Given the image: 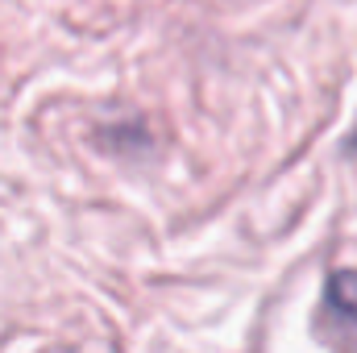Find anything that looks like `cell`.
I'll list each match as a JSON object with an SVG mask.
<instances>
[{
    "mask_svg": "<svg viewBox=\"0 0 357 353\" xmlns=\"http://www.w3.org/2000/svg\"><path fill=\"white\" fill-rule=\"evenodd\" d=\"M324 329L345 353H357V270H337L324 287Z\"/></svg>",
    "mask_w": 357,
    "mask_h": 353,
    "instance_id": "1",
    "label": "cell"
},
{
    "mask_svg": "<svg viewBox=\"0 0 357 353\" xmlns=\"http://www.w3.org/2000/svg\"><path fill=\"white\" fill-rule=\"evenodd\" d=\"M349 150H357V125H354V133H349Z\"/></svg>",
    "mask_w": 357,
    "mask_h": 353,
    "instance_id": "2",
    "label": "cell"
}]
</instances>
